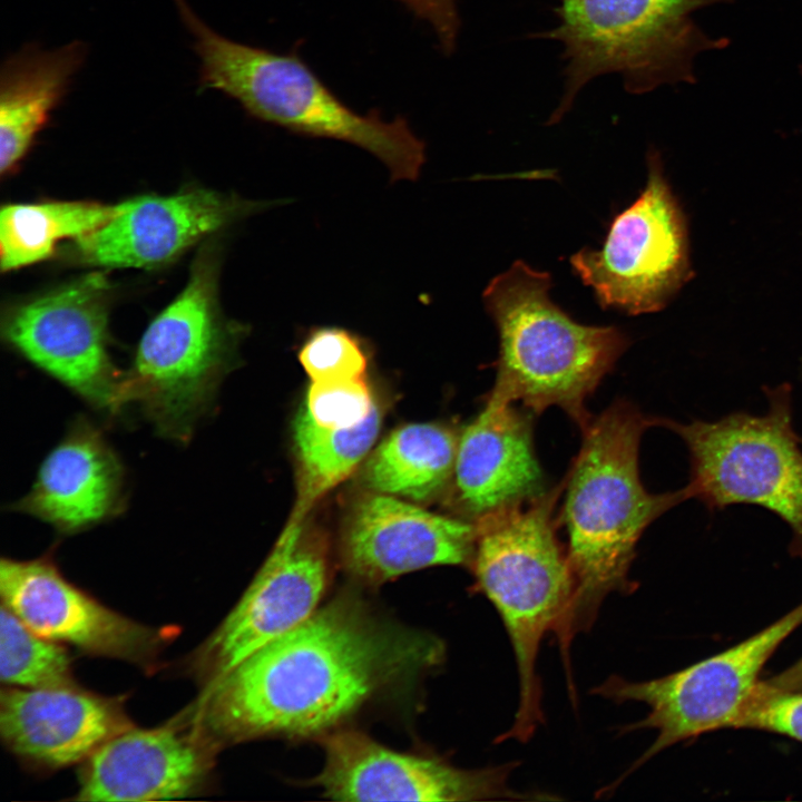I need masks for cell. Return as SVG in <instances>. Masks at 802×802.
I'll return each instance as SVG.
<instances>
[{"mask_svg":"<svg viewBox=\"0 0 802 802\" xmlns=\"http://www.w3.org/2000/svg\"><path fill=\"white\" fill-rule=\"evenodd\" d=\"M441 654L436 640L389 629L355 599L338 598L205 689L197 722L216 744L321 733L397 673Z\"/></svg>","mask_w":802,"mask_h":802,"instance_id":"1","label":"cell"},{"mask_svg":"<svg viewBox=\"0 0 802 802\" xmlns=\"http://www.w3.org/2000/svg\"><path fill=\"white\" fill-rule=\"evenodd\" d=\"M651 426L654 418L617 401L581 428L583 442L568 476L561 516L574 583L568 612L555 634L564 654L575 635L593 626L609 594L635 589L628 574L645 529L692 499L687 485L663 493L644 488L638 450Z\"/></svg>","mask_w":802,"mask_h":802,"instance_id":"2","label":"cell"},{"mask_svg":"<svg viewBox=\"0 0 802 802\" xmlns=\"http://www.w3.org/2000/svg\"><path fill=\"white\" fill-rule=\"evenodd\" d=\"M551 277L516 261L482 300L499 333L497 375L488 400L520 401L535 413L555 405L580 429L585 401L629 345L615 326L575 322L549 299Z\"/></svg>","mask_w":802,"mask_h":802,"instance_id":"3","label":"cell"},{"mask_svg":"<svg viewBox=\"0 0 802 802\" xmlns=\"http://www.w3.org/2000/svg\"><path fill=\"white\" fill-rule=\"evenodd\" d=\"M173 2L200 60L202 89L226 94L263 121L365 149L387 166L392 182L419 177L424 144L404 119L387 121L355 113L296 56L227 39L208 27L188 1Z\"/></svg>","mask_w":802,"mask_h":802,"instance_id":"4","label":"cell"},{"mask_svg":"<svg viewBox=\"0 0 802 802\" xmlns=\"http://www.w3.org/2000/svg\"><path fill=\"white\" fill-rule=\"evenodd\" d=\"M559 493L557 487L476 522L478 537L470 567L478 590L503 622L519 682L514 722L497 742H527L544 722L539 645L548 632L558 630L574 590L567 554L554 526Z\"/></svg>","mask_w":802,"mask_h":802,"instance_id":"5","label":"cell"},{"mask_svg":"<svg viewBox=\"0 0 802 802\" xmlns=\"http://www.w3.org/2000/svg\"><path fill=\"white\" fill-rule=\"evenodd\" d=\"M732 0H561L559 25L545 33L565 46V90L554 118L593 78L619 74L625 89L644 94L665 84L694 82L703 51L728 45L712 38L692 14Z\"/></svg>","mask_w":802,"mask_h":802,"instance_id":"6","label":"cell"},{"mask_svg":"<svg viewBox=\"0 0 802 802\" xmlns=\"http://www.w3.org/2000/svg\"><path fill=\"white\" fill-rule=\"evenodd\" d=\"M218 260L206 246L187 284L146 327L125 372L126 405L136 403L162 437L186 443L208 410L237 332L219 311Z\"/></svg>","mask_w":802,"mask_h":802,"instance_id":"7","label":"cell"},{"mask_svg":"<svg viewBox=\"0 0 802 802\" xmlns=\"http://www.w3.org/2000/svg\"><path fill=\"white\" fill-rule=\"evenodd\" d=\"M766 411L733 412L714 421L687 423L654 418L685 443L692 499L707 509L756 505L791 530L789 551L802 558V438L793 426L792 388L765 387Z\"/></svg>","mask_w":802,"mask_h":802,"instance_id":"8","label":"cell"},{"mask_svg":"<svg viewBox=\"0 0 802 802\" xmlns=\"http://www.w3.org/2000/svg\"><path fill=\"white\" fill-rule=\"evenodd\" d=\"M802 625V603L746 639L668 675L642 682L610 676L593 691L617 704L640 702L647 715L625 731L651 728L656 737L630 771L662 751L703 734L732 728L760 673Z\"/></svg>","mask_w":802,"mask_h":802,"instance_id":"9","label":"cell"},{"mask_svg":"<svg viewBox=\"0 0 802 802\" xmlns=\"http://www.w3.org/2000/svg\"><path fill=\"white\" fill-rule=\"evenodd\" d=\"M570 264L603 307L628 314L663 309L691 277L685 218L656 153L645 189L615 217L604 246L578 251Z\"/></svg>","mask_w":802,"mask_h":802,"instance_id":"10","label":"cell"},{"mask_svg":"<svg viewBox=\"0 0 802 802\" xmlns=\"http://www.w3.org/2000/svg\"><path fill=\"white\" fill-rule=\"evenodd\" d=\"M109 284L96 272L12 307L2 338L31 364L109 417L125 407L108 352Z\"/></svg>","mask_w":802,"mask_h":802,"instance_id":"11","label":"cell"},{"mask_svg":"<svg viewBox=\"0 0 802 802\" xmlns=\"http://www.w3.org/2000/svg\"><path fill=\"white\" fill-rule=\"evenodd\" d=\"M327 547L305 521L286 524L238 603L197 648L190 668L205 689L317 608L327 583Z\"/></svg>","mask_w":802,"mask_h":802,"instance_id":"12","label":"cell"},{"mask_svg":"<svg viewBox=\"0 0 802 802\" xmlns=\"http://www.w3.org/2000/svg\"><path fill=\"white\" fill-rule=\"evenodd\" d=\"M0 595L33 632L90 655L151 669L169 640L167 632L110 609L68 581L49 556L2 558Z\"/></svg>","mask_w":802,"mask_h":802,"instance_id":"13","label":"cell"},{"mask_svg":"<svg viewBox=\"0 0 802 802\" xmlns=\"http://www.w3.org/2000/svg\"><path fill=\"white\" fill-rule=\"evenodd\" d=\"M317 784L339 801H480L528 799L509 786L510 764L463 770L433 757L392 751L356 731L323 737Z\"/></svg>","mask_w":802,"mask_h":802,"instance_id":"14","label":"cell"},{"mask_svg":"<svg viewBox=\"0 0 802 802\" xmlns=\"http://www.w3.org/2000/svg\"><path fill=\"white\" fill-rule=\"evenodd\" d=\"M478 525L370 491L352 506L341 551L359 579L382 584L431 566H471Z\"/></svg>","mask_w":802,"mask_h":802,"instance_id":"15","label":"cell"},{"mask_svg":"<svg viewBox=\"0 0 802 802\" xmlns=\"http://www.w3.org/2000/svg\"><path fill=\"white\" fill-rule=\"evenodd\" d=\"M217 744L195 722L154 728L135 725L102 744L85 762L78 801L125 802L187 798L206 783Z\"/></svg>","mask_w":802,"mask_h":802,"instance_id":"16","label":"cell"},{"mask_svg":"<svg viewBox=\"0 0 802 802\" xmlns=\"http://www.w3.org/2000/svg\"><path fill=\"white\" fill-rule=\"evenodd\" d=\"M257 207L203 188L136 197L123 202L105 225L74 239L72 256L96 267H155Z\"/></svg>","mask_w":802,"mask_h":802,"instance_id":"17","label":"cell"},{"mask_svg":"<svg viewBox=\"0 0 802 802\" xmlns=\"http://www.w3.org/2000/svg\"><path fill=\"white\" fill-rule=\"evenodd\" d=\"M126 501L120 457L102 431L80 415L47 453L29 492L10 508L70 536L118 517Z\"/></svg>","mask_w":802,"mask_h":802,"instance_id":"18","label":"cell"},{"mask_svg":"<svg viewBox=\"0 0 802 802\" xmlns=\"http://www.w3.org/2000/svg\"><path fill=\"white\" fill-rule=\"evenodd\" d=\"M131 726L121 701L77 685L2 686L0 693L3 742L17 756L39 766L59 769L85 762Z\"/></svg>","mask_w":802,"mask_h":802,"instance_id":"19","label":"cell"},{"mask_svg":"<svg viewBox=\"0 0 802 802\" xmlns=\"http://www.w3.org/2000/svg\"><path fill=\"white\" fill-rule=\"evenodd\" d=\"M452 480L458 506L473 522L545 493L530 419L487 399L458 438Z\"/></svg>","mask_w":802,"mask_h":802,"instance_id":"20","label":"cell"},{"mask_svg":"<svg viewBox=\"0 0 802 802\" xmlns=\"http://www.w3.org/2000/svg\"><path fill=\"white\" fill-rule=\"evenodd\" d=\"M87 57L72 41L56 49L27 45L9 56L0 75V172L17 169Z\"/></svg>","mask_w":802,"mask_h":802,"instance_id":"21","label":"cell"},{"mask_svg":"<svg viewBox=\"0 0 802 802\" xmlns=\"http://www.w3.org/2000/svg\"><path fill=\"white\" fill-rule=\"evenodd\" d=\"M458 436L438 423L392 431L368 458L362 481L370 491L424 501L452 480Z\"/></svg>","mask_w":802,"mask_h":802,"instance_id":"22","label":"cell"},{"mask_svg":"<svg viewBox=\"0 0 802 802\" xmlns=\"http://www.w3.org/2000/svg\"><path fill=\"white\" fill-rule=\"evenodd\" d=\"M381 421L378 404L366 419L349 429L324 428L304 408L299 412L293 427L297 496L286 524L305 521L312 507L353 471L372 449Z\"/></svg>","mask_w":802,"mask_h":802,"instance_id":"23","label":"cell"},{"mask_svg":"<svg viewBox=\"0 0 802 802\" xmlns=\"http://www.w3.org/2000/svg\"><path fill=\"white\" fill-rule=\"evenodd\" d=\"M120 204L43 202L8 204L0 213L1 270H18L50 257L63 239H77L109 222Z\"/></svg>","mask_w":802,"mask_h":802,"instance_id":"24","label":"cell"},{"mask_svg":"<svg viewBox=\"0 0 802 802\" xmlns=\"http://www.w3.org/2000/svg\"><path fill=\"white\" fill-rule=\"evenodd\" d=\"M0 678L4 686L48 688L77 685L67 649L29 628L1 604Z\"/></svg>","mask_w":802,"mask_h":802,"instance_id":"25","label":"cell"},{"mask_svg":"<svg viewBox=\"0 0 802 802\" xmlns=\"http://www.w3.org/2000/svg\"><path fill=\"white\" fill-rule=\"evenodd\" d=\"M297 356L312 382L363 378L369 363L363 342L339 326L313 329Z\"/></svg>","mask_w":802,"mask_h":802,"instance_id":"26","label":"cell"},{"mask_svg":"<svg viewBox=\"0 0 802 802\" xmlns=\"http://www.w3.org/2000/svg\"><path fill=\"white\" fill-rule=\"evenodd\" d=\"M376 405L363 378L312 382L304 409L324 428L349 429L360 424Z\"/></svg>","mask_w":802,"mask_h":802,"instance_id":"27","label":"cell"},{"mask_svg":"<svg viewBox=\"0 0 802 802\" xmlns=\"http://www.w3.org/2000/svg\"><path fill=\"white\" fill-rule=\"evenodd\" d=\"M731 730H754L802 743V693L783 691L760 681Z\"/></svg>","mask_w":802,"mask_h":802,"instance_id":"28","label":"cell"},{"mask_svg":"<svg viewBox=\"0 0 802 802\" xmlns=\"http://www.w3.org/2000/svg\"><path fill=\"white\" fill-rule=\"evenodd\" d=\"M433 28L444 51L456 43L459 18L454 0H400Z\"/></svg>","mask_w":802,"mask_h":802,"instance_id":"29","label":"cell"},{"mask_svg":"<svg viewBox=\"0 0 802 802\" xmlns=\"http://www.w3.org/2000/svg\"><path fill=\"white\" fill-rule=\"evenodd\" d=\"M763 681L767 685L779 689L802 693V657L789 667Z\"/></svg>","mask_w":802,"mask_h":802,"instance_id":"30","label":"cell"}]
</instances>
